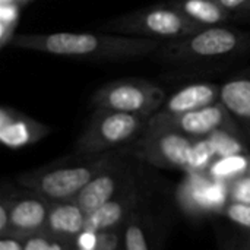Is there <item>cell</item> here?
Listing matches in <instances>:
<instances>
[{"label":"cell","instance_id":"cell-1","mask_svg":"<svg viewBox=\"0 0 250 250\" xmlns=\"http://www.w3.org/2000/svg\"><path fill=\"white\" fill-rule=\"evenodd\" d=\"M9 44L18 50L82 62H132L154 57L163 41L110 32L15 34Z\"/></svg>","mask_w":250,"mask_h":250},{"label":"cell","instance_id":"cell-2","mask_svg":"<svg viewBox=\"0 0 250 250\" xmlns=\"http://www.w3.org/2000/svg\"><path fill=\"white\" fill-rule=\"evenodd\" d=\"M122 151L78 155L64 158L35 170H29L16 176L19 186L34 192L50 202L73 201L79 192L104 168H107Z\"/></svg>","mask_w":250,"mask_h":250},{"label":"cell","instance_id":"cell-3","mask_svg":"<svg viewBox=\"0 0 250 250\" xmlns=\"http://www.w3.org/2000/svg\"><path fill=\"white\" fill-rule=\"evenodd\" d=\"M250 51V31L226 25L207 26L188 37L164 41L154 59L164 63L192 64L224 60Z\"/></svg>","mask_w":250,"mask_h":250},{"label":"cell","instance_id":"cell-4","mask_svg":"<svg viewBox=\"0 0 250 250\" xmlns=\"http://www.w3.org/2000/svg\"><path fill=\"white\" fill-rule=\"evenodd\" d=\"M202 28L168 1L120 15L100 26L104 32L158 40L163 42L188 37Z\"/></svg>","mask_w":250,"mask_h":250},{"label":"cell","instance_id":"cell-5","mask_svg":"<svg viewBox=\"0 0 250 250\" xmlns=\"http://www.w3.org/2000/svg\"><path fill=\"white\" fill-rule=\"evenodd\" d=\"M149 117L94 108L91 119L75 142V154L98 155L132 145L148 126Z\"/></svg>","mask_w":250,"mask_h":250},{"label":"cell","instance_id":"cell-6","mask_svg":"<svg viewBox=\"0 0 250 250\" xmlns=\"http://www.w3.org/2000/svg\"><path fill=\"white\" fill-rule=\"evenodd\" d=\"M167 100L164 89L141 78H123L98 88L92 97L94 108L151 117L161 110Z\"/></svg>","mask_w":250,"mask_h":250},{"label":"cell","instance_id":"cell-7","mask_svg":"<svg viewBox=\"0 0 250 250\" xmlns=\"http://www.w3.org/2000/svg\"><path fill=\"white\" fill-rule=\"evenodd\" d=\"M193 142L195 139L179 130L151 125L148 120V126L141 138L122 149V152L158 168L186 173Z\"/></svg>","mask_w":250,"mask_h":250},{"label":"cell","instance_id":"cell-8","mask_svg":"<svg viewBox=\"0 0 250 250\" xmlns=\"http://www.w3.org/2000/svg\"><path fill=\"white\" fill-rule=\"evenodd\" d=\"M179 208L189 217L202 218L223 214L230 204V183L205 173H188L176 190Z\"/></svg>","mask_w":250,"mask_h":250},{"label":"cell","instance_id":"cell-9","mask_svg":"<svg viewBox=\"0 0 250 250\" xmlns=\"http://www.w3.org/2000/svg\"><path fill=\"white\" fill-rule=\"evenodd\" d=\"M149 123L171 127L192 139L208 138L218 130H229L236 135L239 133L236 117L229 111L223 101L183 114H166L158 111L149 117Z\"/></svg>","mask_w":250,"mask_h":250},{"label":"cell","instance_id":"cell-10","mask_svg":"<svg viewBox=\"0 0 250 250\" xmlns=\"http://www.w3.org/2000/svg\"><path fill=\"white\" fill-rule=\"evenodd\" d=\"M126 157L127 155L122 152L120 157H117L101 173H98L79 192L75 201L86 212V215L116 198L125 188L135 182Z\"/></svg>","mask_w":250,"mask_h":250},{"label":"cell","instance_id":"cell-11","mask_svg":"<svg viewBox=\"0 0 250 250\" xmlns=\"http://www.w3.org/2000/svg\"><path fill=\"white\" fill-rule=\"evenodd\" d=\"M50 208L51 202L34 192L23 193L22 196H10L7 236L26 239L32 234L45 231Z\"/></svg>","mask_w":250,"mask_h":250},{"label":"cell","instance_id":"cell-12","mask_svg":"<svg viewBox=\"0 0 250 250\" xmlns=\"http://www.w3.org/2000/svg\"><path fill=\"white\" fill-rule=\"evenodd\" d=\"M51 127L34 120L13 108L3 107L0 111V141L4 146L18 149L48 136Z\"/></svg>","mask_w":250,"mask_h":250},{"label":"cell","instance_id":"cell-13","mask_svg":"<svg viewBox=\"0 0 250 250\" xmlns=\"http://www.w3.org/2000/svg\"><path fill=\"white\" fill-rule=\"evenodd\" d=\"M138 204V192L135 188V182L125 188L116 198L88 214L85 230L101 233L108 230L123 229L126 221L135 212Z\"/></svg>","mask_w":250,"mask_h":250},{"label":"cell","instance_id":"cell-14","mask_svg":"<svg viewBox=\"0 0 250 250\" xmlns=\"http://www.w3.org/2000/svg\"><path fill=\"white\" fill-rule=\"evenodd\" d=\"M218 101H221V85L212 82H196L176 91L166 100L160 111L166 114H183L205 108Z\"/></svg>","mask_w":250,"mask_h":250},{"label":"cell","instance_id":"cell-15","mask_svg":"<svg viewBox=\"0 0 250 250\" xmlns=\"http://www.w3.org/2000/svg\"><path fill=\"white\" fill-rule=\"evenodd\" d=\"M86 217V212L75 199L51 202L45 231L53 236L75 242V239L85 230Z\"/></svg>","mask_w":250,"mask_h":250},{"label":"cell","instance_id":"cell-16","mask_svg":"<svg viewBox=\"0 0 250 250\" xmlns=\"http://www.w3.org/2000/svg\"><path fill=\"white\" fill-rule=\"evenodd\" d=\"M221 101L237 122L250 127V67L221 85Z\"/></svg>","mask_w":250,"mask_h":250},{"label":"cell","instance_id":"cell-17","mask_svg":"<svg viewBox=\"0 0 250 250\" xmlns=\"http://www.w3.org/2000/svg\"><path fill=\"white\" fill-rule=\"evenodd\" d=\"M168 3L204 28L226 25L233 19V13L224 9L217 0H170Z\"/></svg>","mask_w":250,"mask_h":250},{"label":"cell","instance_id":"cell-18","mask_svg":"<svg viewBox=\"0 0 250 250\" xmlns=\"http://www.w3.org/2000/svg\"><path fill=\"white\" fill-rule=\"evenodd\" d=\"M207 173L217 180L231 183L233 180L250 173V157L246 154H236L217 158Z\"/></svg>","mask_w":250,"mask_h":250},{"label":"cell","instance_id":"cell-19","mask_svg":"<svg viewBox=\"0 0 250 250\" xmlns=\"http://www.w3.org/2000/svg\"><path fill=\"white\" fill-rule=\"evenodd\" d=\"M215 160H217V155L209 139L208 138L195 139L192 151H190L186 174L188 173H205Z\"/></svg>","mask_w":250,"mask_h":250},{"label":"cell","instance_id":"cell-20","mask_svg":"<svg viewBox=\"0 0 250 250\" xmlns=\"http://www.w3.org/2000/svg\"><path fill=\"white\" fill-rule=\"evenodd\" d=\"M217 158L236 155V154H245L246 148L243 142L237 138L236 133H231L229 130H218L208 136Z\"/></svg>","mask_w":250,"mask_h":250},{"label":"cell","instance_id":"cell-21","mask_svg":"<svg viewBox=\"0 0 250 250\" xmlns=\"http://www.w3.org/2000/svg\"><path fill=\"white\" fill-rule=\"evenodd\" d=\"M123 250H149L145 229L135 212L123 227Z\"/></svg>","mask_w":250,"mask_h":250},{"label":"cell","instance_id":"cell-22","mask_svg":"<svg viewBox=\"0 0 250 250\" xmlns=\"http://www.w3.org/2000/svg\"><path fill=\"white\" fill-rule=\"evenodd\" d=\"M75 242L53 236L47 231L32 234L25 239V250H75Z\"/></svg>","mask_w":250,"mask_h":250},{"label":"cell","instance_id":"cell-23","mask_svg":"<svg viewBox=\"0 0 250 250\" xmlns=\"http://www.w3.org/2000/svg\"><path fill=\"white\" fill-rule=\"evenodd\" d=\"M224 217L230 220L233 224L246 229L250 231V205L249 204H237L230 202L224 209Z\"/></svg>","mask_w":250,"mask_h":250},{"label":"cell","instance_id":"cell-24","mask_svg":"<svg viewBox=\"0 0 250 250\" xmlns=\"http://www.w3.org/2000/svg\"><path fill=\"white\" fill-rule=\"evenodd\" d=\"M230 202L250 205V173L230 183Z\"/></svg>","mask_w":250,"mask_h":250},{"label":"cell","instance_id":"cell-25","mask_svg":"<svg viewBox=\"0 0 250 250\" xmlns=\"http://www.w3.org/2000/svg\"><path fill=\"white\" fill-rule=\"evenodd\" d=\"M97 234L98 240L95 250H120L123 248V229L101 231Z\"/></svg>","mask_w":250,"mask_h":250},{"label":"cell","instance_id":"cell-26","mask_svg":"<svg viewBox=\"0 0 250 250\" xmlns=\"http://www.w3.org/2000/svg\"><path fill=\"white\" fill-rule=\"evenodd\" d=\"M97 240H98V234H97V233L83 230V231L75 239V246H76L78 249L95 250L97 249Z\"/></svg>","mask_w":250,"mask_h":250},{"label":"cell","instance_id":"cell-27","mask_svg":"<svg viewBox=\"0 0 250 250\" xmlns=\"http://www.w3.org/2000/svg\"><path fill=\"white\" fill-rule=\"evenodd\" d=\"M9 215H10V196H3L0 201V237L9 234Z\"/></svg>","mask_w":250,"mask_h":250},{"label":"cell","instance_id":"cell-28","mask_svg":"<svg viewBox=\"0 0 250 250\" xmlns=\"http://www.w3.org/2000/svg\"><path fill=\"white\" fill-rule=\"evenodd\" d=\"M0 250H25V239L18 236L0 237Z\"/></svg>","mask_w":250,"mask_h":250},{"label":"cell","instance_id":"cell-29","mask_svg":"<svg viewBox=\"0 0 250 250\" xmlns=\"http://www.w3.org/2000/svg\"><path fill=\"white\" fill-rule=\"evenodd\" d=\"M224 9H227L230 13L236 15L237 12H240L250 0H217Z\"/></svg>","mask_w":250,"mask_h":250},{"label":"cell","instance_id":"cell-30","mask_svg":"<svg viewBox=\"0 0 250 250\" xmlns=\"http://www.w3.org/2000/svg\"><path fill=\"white\" fill-rule=\"evenodd\" d=\"M233 19L234 21H246V22H250V1L240 12H237L236 15H233Z\"/></svg>","mask_w":250,"mask_h":250},{"label":"cell","instance_id":"cell-31","mask_svg":"<svg viewBox=\"0 0 250 250\" xmlns=\"http://www.w3.org/2000/svg\"><path fill=\"white\" fill-rule=\"evenodd\" d=\"M226 250H245V245L243 246H239V245H233L231 248H229V249Z\"/></svg>","mask_w":250,"mask_h":250},{"label":"cell","instance_id":"cell-32","mask_svg":"<svg viewBox=\"0 0 250 250\" xmlns=\"http://www.w3.org/2000/svg\"><path fill=\"white\" fill-rule=\"evenodd\" d=\"M245 250H250V236L249 239H248V242L245 243Z\"/></svg>","mask_w":250,"mask_h":250},{"label":"cell","instance_id":"cell-33","mask_svg":"<svg viewBox=\"0 0 250 250\" xmlns=\"http://www.w3.org/2000/svg\"><path fill=\"white\" fill-rule=\"evenodd\" d=\"M248 132H249V135H250V127H248Z\"/></svg>","mask_w":250,"mask_h":250},{"label":"cell","instance_id":"cell-34","mask_svg":"<svg viewBox=\"0 0 250 250\" xmlns=\"http://www.w3.org/2000/svg\"><path fill=\"white\" fill-rule=\"evenodd\" d=\"M75 250H83V249H78V248H76V249H75Z\"/></svg>","mask_w":250,"mask_h":250},{"label":"cell","instance_id":"cell-35","mask_svg":"<svg viewBox=\"0 0 250 250\" xmlns=\"http://www.w3.org/2000/svg\"><path fill=\"white\" fill-rule=\"evenodd\" d=\"M120 250H123V248H122V249H120Z\"/></svg>","mask_w":250,"mask_h":250}]
</instances>
